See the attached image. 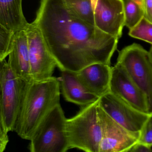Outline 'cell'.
Returning <instances> with one entry per match:
<instances>
[{"mask_svg":"<svg viewBox=\"0 0 152 152\" xmlns=\"http://www.w3.org/2000/svg\"><path fill=\"white\" fill-rule=\"evenodd\" d=\"M33 23L60 71L78 72L89 65H110L118 39L72 15L63 0H41Z\"/></svg>","mask_w":152,"mask_h":152,"instance_id":"6da1fadb","label":"cell"},{"mask_svg":"<svg viewBox=\"0 0 152 152\" xmlns=\"http://www.w3.org/2000/svg\"><path fill=\"white\" fill-rule=\"evenodd\" d=\"M59 79L50 77L24 83L22 100L15 132L23 139H31L49 112L60 104Z\"/></svg>","mask_w":152,"mask_h":152,"instance_id":"7a4b0ae2","label":"cell"},{"mask_svg":"<svg viewBox=\"0 0 152 152\" xmlns=\"http://www.w3.org/2000/svg\"><path fill=\"white\" fill-rule=\"evenodd\" d=\"M99 99L82 106L75 116L66 118V133L70 149L75 148L87 152H99L103 135L98 112Z\"/></svg>","mask_w":152,"mask_h":152,"instance_id":"3957f363","label":"cell"},{"mask_svg":"<svg viewBox=\"0 0 152 152\" xmlns=\"http://www.w3.org/2000/svg\"><path fill=\"white\" fill-rule=\"evenodd\" d=\"M66 120L60 104L54 107L41 122L30 140L31 152H65L69 148Z\"/></svg>","mask_w":152,"mask_h":152,"instance_id":"277c9868","label":"cell"},{"mask_svg":"<svg viewBox=\"0 0 152 152\" xmlns=\"http://www.w3.org/2000/svg\"><path fill=\"white\" fill-rule=\"evenodd\" d=\"M25 80L15 74L6 59L0 61V123L8 132L15 131Z\"/></svg>","mask_w":152,"mask_h":152,"instance_id":"5b68a950","label":"cell"},{"mask_svg":"<svg viewBox=\"0 0 152 152\" xmlns=\"http://www.w3.org/2000/svg\"><path fill=\"white\" fill-rule=\"evenodd\" d=\"M117 63L121 65L137 86L145 94L148 114L152 113V61L149 51L133 43L119 53Z\"/></svg>","mask_w":152,"mask_h":152,"instance_id":"8992f818","label":"cell"},{"mask_svg":"<svg viewBox=\"0 0 152 152\" xmlns=\"http://www.w3.org/2000/svg\"><path fill=\"white\" fill-rule=\"evenodd\" d=\"M28 39L31 75L33 80L52 77L57 63L36 25L29 23L25 29Z\"/></svg>","mask_w":152,"mask_h":152,"instance_id":"52a82bcc","label":"cell"},{"mask_svg":"<svg viewBox=\"0 0 152 152\" xmlns=\"http://www.w3.org/2000/svg\"><path fill=\"white\" fill-rule=\"evenodd\" d=\"M98 112L103 135L99 152H128L138 142L140 132L129 131L113 120L99 106Z\"/></svg>","mask_w":152,"mask_h":152,"instance_id":"ba28073f","label":"cell"},{"mask_svg":"<svg viewBox=\"0 0 152 152\" xmlns=\"http://www.w3.org/2000/svg\"><path fill=\"white\" fill-rule=\"evenodd\" d=\"M99 105L113 120L132 132H140L149 116V114L137 110L110 91L99 98Z\"/></svg>","mask_w":152,"mask_h":152,"instance_id":"9c48e42d","label":"cell"},{"mask_svg":"<svg viewBox=\"0 0 152 152\" xmlns=\"http://www.w3.org/2000/svg\"><path fill=\"white\" fill-rule=\"evenodd\" d=\"M109 91L137 110L148 114L145 94L133 81L125 68L117 63L112 67Z\"/></svg>","mask_w":152,"mask_h":152,"instance_id":"30bf717a","label":"cell"},{"mask_svg":"<svg viewBox=\"0 0 152 152\" xmlns=\"http://www.w3.org/2000/svg\"><path fill=\"white\" fill-rule=\"evenodd\" d=\"M92 3L95 26L119 39L125 26L123 0H92Z\"/></svg>","mask_w":152,"mask_h":152,"instance_id":"8fae6325","label":"cell"},{"mask_svg":"<svg viewBox=\"0 0 152 152\" xmlns=\"http://www.w3.org/2000/svg\"><path fill=\"white\" fill-rule=\"evenodd\" d=\"M76 72L80 80L92 94L100 98L109 92L112 74L110 65L96 63Z\"/></svg>","mask_w":152,"mask_h":152,"instance_id":"7c38bea8","label":"cell"},{"mask_svg":"<svg viewBox=\"0 0 152 152\" xmlns=\"http://www.w3.org/2000/svg\"><path fill=\"white\" fill-rule=\"evenodd\" d=\"M8 63L15 74L23 80H32L28 39L25 30L15 32Z\"/></svg>","mask_w":152,"mask_h":152,"instance_id":"4fadbf2b","label":"cell"},{"mask_svg":"<svg viewBox=\"0 0 152 152\" xmlns=\"http://www.w3.org/2000/svg\"><path fill=\"white\" fill-rule=\"evenodd\" d=\"M59 80L63 96L67 102L80 106L87 105L100 98L90 92L80 80L76 72L61 71Z\"/></svg>","mask_w":152,"mask_h":152,"instance_id":"5bb4252c","label":"cell"},{"mask_svg":"<svg viewBox=\"0 0 152 152\" xmlns=\"http://www.w3.org/2000/svg\"><path fill=\"white\" fill-rule=\"evenodd\" d=\"M23 0H0V25L15 32L25 30L29 23L23 13Z\"/></svg>","mask_w":152,"mask_h":152,"instance_id":"9a60e30c","label":"cell"},{"mask_svg":"<svg viewBox=\"0 0 152 152\" xmlns=\"http://www.w3.org/2000/svg\"><path fill=\"white\" fill-rule=\"evenodd\" d=\"M65 6L74 16L95 25L92 0H63Z\"/></svg>","mask_w":152,"mask_h":152,"instance_id":"2e32d148","label":"cell"},{"mask_svg":"<svg viewBox=\"0 0 152 152\" xmlns=\"http://www.w3.org/2000/svg\"><path fill=\"white\" fill-rule=\"evenodd\" d=\"M123 1L125 14L124 26L130 30L144 17V10L134 0H123Z\"/></svg>","mask_w":152,"mask_h":152,"instance_id":"e0dca14e","label":"cell"},{"mask_svg":"<svg viewBox=\"0 0 152 152\" xmlns=\"http://www.w3.org/2000/svg\"><path fill=\"white\" fill-rule=\"evenodd\" d=\"M129 34L152 45V23L144 17L136 26L130 30Z\"/></svg>","mask_w":152,"mask_h":152,"instance_id":"ac0fdd59","label":"cell"},{"mask_svg":"<svg viewBox=\"0 0 152 152\" xmlns=\"http://www.w3.org/2000/svg\"><path fill=\"white\" fill-rule=\"evenodd\" d=\"M15 32L0 25V61L6 59L11 51Z\"/></svg>","mask_w":152,"mask_h":152,"instance_id":"d6986e66","label":"cell"},{"mask_svg":"<svg viewBox=\"0 0 152 152\" xmlns=\"http://www.w3.org/2000/svg\"><path fill=\"white\" fill-rule=\"evenodd\" d=\"M138 142L152 147V113L149 114L140 131Z\"/></svg>","mask_w":152,"mask_h":152,"instance_id":"ffe728a7","label":"cell"},{"mask_svg":"<svg viewBox=\"0 0 152 152\" xmlns=\"http://www.w3.org/2000/svg\"><path fill=\"white\" fill-rule=\"evenodd\" d=\"M8 132L2 124L0 123V151H5L9 142Z\"/></svg>","mask_w":152,"mask_h":152,"instance_id":"44dd1931","label":"cell"},{"mask_svg":"<svg viewBox=\"0 0 152 152\" xmlns=\"http://www.w3.org/2000/svg\"><path fill=\"white\" fill-rule=\"evenodd\" d=\"M144 17L152 23V0H143Z\"/></svg>","mask_w":152,"mask_h":152,"instance_id":"7402d4cb","label":"cell"},{"mask_svg":"<svg viewBox=\"0 0 152 152\" xmlns=\"http://www.w3.org/2000/svg\"><path fill=\"white\" fill-rule=\"evenodd\" d=\"M152 147L140 142H137L134 145L129 152H151Z\"/></svg>","mask_w":152,"mask_h":152,"instance_id":"603a6c76","label":"cell"},{"mask_svg":"<svg viewBox=\"0 0 152 152\" xmlns=\"http://www.w3.org/2000/svg\"><path fill=\"white\" fill-rule=\"evenodd\" d=\"M143 9V0H134Z\"/></svg>","mask_w":152,"mask_h":152,"instance_id":"cb8c5ba5","label":"cell"},{"mask_svg":"<svg viewBox=\"0 0 152 152\" xmlns=\"http://www.w3.org/2000/svg\"><path fill=\"white\" fill-rule=\"evenodd\" d=\"M149 53H150V56H151V60L152 61V45L151 46V48H150V50H149Z\"/></svg>","mask_w":152,"mask_h":152,"instance_id":"d4e9b609","label":"cell"}]
</instances>
